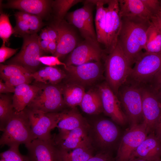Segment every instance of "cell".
<instances>
[{"label":"cell","mask_w":161,"mask_h":161,"mask_svg":"<svg viewBox=\"0 0 161 161\" xmlns=\"http://www.w3.org/2000/svg\"><path fill=\"white\" fill-rule=\"evenodd\" d=\"M50 41H57L58 35L57 30L53 26L46 28Z\"/></svg>","instance_id":"obj_45"},{"label":"cell","mask_w":161,"mask_h":161,"mask_svg":"<svg viewBox=\"0 0 161 161\" xmlns=\"http://www.w3.org/2000/svg\"><path fill=\"white\" fill-rule=\"evenodd\" d=\"M143 122L148 134L154 133L161 115V103L159 98L147 89L141 88Z\"/></svg>","instance_id":"obj_14"},{"label":"cell","mask_w":161,"mask_h":161,"mask_svg":"<svg viewBox=\"0 0 161 161\" xmlns=\"http://www.w3.org/2000/svg\"><path fill=\"white\" fill-rule=\"evenodd\" d=\"M128 161H147L145 160H144L141 158H138V157H133L131 158Z\"/></svg>","instance_id":"obj_52"},{"label":"cell","mask_w":161,"mask_h":161,"mask_svg":"<svg viewBox=\"0 0 161 161\" xmlns=\"http://www.w3.org/2000/svg\"><path fill=\"white\" fill-rule=\"evenodd\" d=\"M52 1L48 0H10L3 4L2 7L18 9L42 18L49 12Z\"/></svg>","instance_id":"obj_20"},{"label":"cell","mask_w":161,"mask_h":161,"mask_svg":"<svg viewBox=\"0 0 161 161\" xmlns=\"http://www.w3.org/2000/svg\"><path fill=\"white\" fill-rule=\"evenodd\" d=\"M92 4H84L81 8L68 14L66 18L70 24L79 30L85 39L89 38L97 41L93 24Z\"/></svg>","instance_id":"obj_15"},{"label":"cell","mask_w":161,"mask_h":161,"mask_svg":"<svg viewBox=\"0 0 161 161\" xmlns=\"http://www.w3.org/2000/svg\"><path fill=\"white\" fill-rule=\"evenodd\" d=\"M146 9L153 16L159 13L161 8L160 1L158 0H142Z\"/></svg>","instance_id":"obj_40"},{"label":"cell","mask_w":161,"mask_h":161,"mask_svg":"<svg viewBox=\"0 0 161 161\" xmlns=\"http://www.w3.org/2000/svg\"><path fill=\"white\" fill-rule=\"evenodd\" d=\"M118 1L121 18L136 17L151 21L154 16L146 9L142 0H119Z\"/></svg>","instance_id":"obj_22"},{"label":"cell","mask_w":161,"mask_h":161,"mask_svg":"<svg viewBox=\"0 0 161 161\" xmlns=\"http://www.w3.org/2000/svg\"><path fill=\"white\" fill-rule=\"evenodd\" d=\"M81 0H56L52 1V7L55 13L57 22L64 20L68 11L72 7L82 2Z\"/></svg>","instance_id":"obj_31"},{"label":"cell","mask_w":161,"mask_h":161,"mask_svg":"<svg viewBox=\"0 0 161 161\" xmlns=\"http://www.w3.org/2000/svg\"><path fill=\"white\" fill-rule=\"evenodd\" d=\"M80 106L83 112L90 115L98 114L103 112L98 90L91 89L86 92Z\"/></svg>","instance_id":"obj_28"},{"label":"cell","mask_w":161,"mask_h":161,"mask_svg":"<svg viewBox=\"0 0 161 161\" xmlns=\"http://www.w3.org/2000/svg\"><path fill=\"white\" fill-rule=\"evenodd\" d=\"M105 28L106 52L109 53L117 45L122 26L118 0H108Z\"/></svg>","instance_id":"obj_10"},{"label":"cell","mask_w":161,"mask_h":161,"mask_svg":"<svg viewBox=\"0 0 161 161\" xmlns=\"http://www.w3.org/2000/svg\"><path fill=\"white\" fill-rule=\"evenodd\" d=\"M32 85L28 84H23L15 87V91L12 97L13 106L19 100L24 94L29 89Z\"/></svg>","instance_id":"obj_41"},{"label":"cell","mask_w":161,"mask_h":161,"mask_svg":"<svg viewBox=\"0 0 161 161\" xmlns=\"http://www.w3.org/2000/svg\"><path fill=\"white\" fill-rule=\"evenodd\" d=\"M65 69L75 83L81 85L89 84L98 79L101 75L102 68L99 61L67 66Z\"/></svg>","instance_id":"obj_18"},{"label":"cell","mask_w":161,"mask_h":161,"mask_svg":"<svg viewBox=\"0 0 161 161\" xmlns=\"http://www.w3.org/2000/svg\"><path fill=\"white\" fill-rule=\"evenodd\" d=\"M40 62L48 66L55 67L57 65H63L65 69L67 67L66 64L61 62L58 57L54 55H43L38 59Z\"/></svg>","instance_id":"obj_39"},{"label":"cell","mask_w":161,"mask_h":161,"mask_svg":"<svg viewBox=\"0 0 161 161\" xmlns=\"http://www.w3.org/2000/svg\"><path fill=\"white\" fill-rule=\"evenodd\" d=\"M115 123L103 119L96 120L91 125L89 124V138L94 149L97 150V152H111L119 145L121 133Z\"/></svg>","instance_id":"obj_3"},{"label":"cell","mask_w":161,"mask_h":161,"mask_svg":"<svg viewBox=\"0 0 161 161\" xmlns=\"http://www.w3.org/2000/svg\"><path fill=\"white\" fill-rule=\"evenodd\" d=\"M20 51L7 62V64L18 65L31 74L37 71L41 63L39 58L44 52L41 48L37 33L24 36Z\"/></svg>","instance_id":"obj_5"},{"label":"cell","mask_w":161,"mask_h":161,"mask_svg":"<svg viewBox=\"0 0 161 161\" xmlns=\"http://www.w3.org/2000/svg\"><path fill=\"white\" fill-rule=\"evenodd\" d=\"M146 52L161 53V31L151 22L147 33Z\"/></svg>","instance_id":"obj_29"},{"label":"cell","mask_w":161,"mask_h":161,"mask_svg":"<svg viewBox=\"0 0 161 161\" xmlns=\"http://www.w3.org/2000/svg\"><path fill=\"white\" fill-rule=\"evenodd\" d=\"M56 85L42 83L38 85L39 89L28 109L45 113L59 112L65 105L62 88Z\"/></svg>","instance_id":"obj_6"},{"label":"cell","mask_w":161,"mask_h":161,"mask_svg":"<svg viewBox=\"0 0 161 161\" xmlns=\"http://www.w3.org/2000/svg\"><path fill=\"white\" fill-rule=\"evenodd\" d=\"M159 99H161V85H160L159 91L158 96Z\"/></svg>","instance_id":"obj_53"},{"label":"cell","mask_w":161,"mask_h":161,"mask_svg":"<svg viewBox=\"0 0 161 161\" xmlns=\"http://www.w3.org/2000/svg\"><path fill=\"white\" fill-rule=\"evenodd\" d=\"M89 124L75 108L59 112L56 127L59 130L70 131Z\"/></svg>","instance_id":"obj_23"},{"label":"cell","mask_w":161,"mask_h":161,"mask_svg":"<svg viewBox=\"0 0 161 161\" xmlns=\"http://www.w3.org/2000/svg\"><path fill=\"white\" fill-rule=\"evenodd\" d=\"M3 132L0 139L2 146L25 145L35 140L26 108L20 112L15 111Z\"/></svg>","instance_id":"obj_2"},{"label":"cell","mask_w":161,"mask_h":161,"mask_svg":"<svg viewBox=\"0 0 161 161\" xmlns=\"http://www.w3.org/2000/svg\"><path fill=\"white\" fill-rule=\"evenodd\" d=\"M26 109L34 139L52 140L51 131L56 127L59 112L45 113L38 110Z\"/></svg>","instance_id":"obj_9"},{"label":"cell","mask_w":161,"mask_h":161,"mask_svg":"<svg viewBox=\"0 0 161 161\" xmlns=\"http://www.w3.org/2000/svg\"><path fill=\"white\" fill-rule=\"evenodd\" d=\"M98 90L101 98L103 112L112 121L121 126L128 120L122 109L121 102L107 82L99 86Z\"/></svg>","instance_id":"obj_13"},{"label":"cell","mask_w":161,"mask_h":161,"mask_svg":"<svg viewBox=\"0 0 161 161\" xmlns=\"http://www.w3.org/2000/svg\"><path fill=\"white\" fill-rule=\"evenodd\" d=\"M38 38L40 40L49 41L46 28L41 30L39 35H38Z\"/></svg>","instance_id":"obj_50"},{"label":"cell","mask_w":161,"mask_h":161,"mask_svg":"<svg viewBox=\"0 0 161 161\" xmlns=\"http://www.w3.org/2000/svg\"><path fill=\"white\" fill-rule=\"evenodd\" d=\"M31 74L22 66L13 64H0V78L4 81L10 78L21 74Z\"/></svg>","instance_id":"obj_33"},{"label":"cell","mask_w":161,"mask_h":161,"mask_svg":"<svg viewBox=\"0 0 161 161\" xmlns=\"http://www.w3.org/2000/svg\"><path fill=\"white\" fill-rule=\"evenodd\" d=\"M154 134L161 141V115L155 129Z\"/></svg>","instance_id":"obj_48"},{"label":"cell","mask_w":161,"mask_h":161,"mask_svg":"<svg viewBox=\"0 0 161 161\" xmlns=\"http://www.w3.org/2000/svg\"><path fill=\"white\" fill-rule=\"evenodd\" d=\"M120 100L130 128L139 124L143 119L141 88L133 86L126 87L120 92Z\"/></svg>","instance_id":"obj_7"},{"label":"cell","mask_w":161,"mask_h":161,"mask_svg":"<svg viewBox=\"0 0 161 161\" xmlns=\"http://www.w3.org/2000/svg\"><path fill=\"white\" fill-rule=\"evenodd\" d=\"M31 74H22L15 76L8 79L4 81L7 85L15 87L23 84L30 83L33 79Z\"/></svg>","instance_id":"obj_38"},{"label":"cell","mask_w":161,"mask_h":161,"mask_svg":"<svg viewBox=\"0 0 161 161\" xmlns=\"http://www.w3.org/2000/svg\"><path fill=\"white\" fill-rule=\"evenodd\" d=\"M102 54L97 41L89 38L85 39L71 52L66 64V66H77L100 61Z\"/></svg>","instance_id":"obj_12"},{"label":"cell","mask_w":161,"mask_h":161,"mask_svg":"<svg viewBox=\"0 0 161 161\" xmlns=\"http://www.w3.org/2000/svg\"><path fill=\"white\" fill-rule=\"evenodd\" d=\"M61 88L65 105L71 109L80 106L86 92L82 85L74 83L67 84Z\"/></svg>","instance_id":"obj_26"},{"label":"cell","mask_w":161,"mask_h":161,"mask_svg":"<svg viewBox=\"0 0 161 161\" xmlns=\"http://www.w3.org/2000/svg\"><path fill=\"white\" fill-rule=\"evenodd\" d=\"M135 63L129 76L137 81L145 82L161 69V53H143Z\"/></svg>","instance_id":"obj_11"},{"label":"cell","mask_w":161,"mask_h":161,"mask_svg":"<svg viewBox=\"0 0 161 161\" xmlns=\"http://www.w3.org/2000/svg\"><path fill=\"white\" fill-rule=\"evenodd\" d=\"M122 26L118 42L131 65L145 49L147 33L151 21L136 17L121 18Z\"/></svg>","instance_id":"obj_1"},{"label":"cell","mask_w":161,"mask_h":161,"mask_svg":"<svg viewBox=\"0 0 161 161\" xmlns=\"http://www.w3.org/2000/svg\"><path fill=\"white\" fill-rule=\"evenodd\" d=\"M16 25L14 27L15 36L22 38L27 35L32 33L29 24L25 21L20 18L15 17Z\"/></svg>","instance_id":"obj_37"},{"label":"cell","mask_w":161,"mask_h":161,"mask_svg":"<svg viewBox=\"0 0 161 161\" xmlns=\"http://www.w3.org/2000/svg\"><path fill=\"white\" fill-rule=\"evenodd\" d=\"M12 98L8 95L0 94V129L3 131L7 123L15 111Z\"/></svg>","instance_id":"obj_30"},{"label":"cell","mask_w":161,"mask_h":161,"mask_svg":"<svg viewBox=\"0 0 161 161\" xmlns=\"http://www.w3.org/2000/svg\"><path fill=\"white\" fill-rule=\"evenodd\" d=\"M151 22L161 31V18L158 16H154Z\"/></svg>","instance_id":"obj_49"},{"label":"cell","mask_w":161,"mask_h":161,"mask_svg":"<svg viewBox=\"0 0 161 161\" xmlns=\"http://www.w3.org/2000/svg\"><path fill=\"white\" fill-rule=\"evenodd\" d=\"M0 161H7L4 160V159H1V160H0Z\"/></svg>","instance_id":"obj_55"},{"label":"cell","mask_w":161,"mask_h":161,"mask_svg":"<svg viewBox=\"0 0 161 161\" xmlns=\"http://www.w3.org/2000/svg\"><path fill=\"white\" fill-rule=\"evenodd\" d=\"M148 135L146 125L143 122L126 130L119 144L115 161H128Z\"/></svg>","instance_id":"obj_8"},{"label":"cell","mask_w":161,"mask_h":161,"mask_svg":"<svg viewBox=\"0 0 161 161\" xmlns=\"http://www.w3.org/2000/svg\"><path fill=\"white\" fill-rule=\"evenodd\" d=\"M14 16L15 17L26 21L29 24L32 34L37 33L43 26L42 18L37 16L21 11L16 13Z\"/></svg>","instance_id":"obj_32"},{"label":"cell","mask_w":161,"mask_h":161,"mask_svg":"<svg viewBox=\"0 0 161 161\" xmlns=\"http://www.w3.org/2000/svg\"><path fill=\"white\" fill-rule=\"evenodd\" d=\"M39 42L40 45L43 51L46 52H48V46L50 42L49 41L40 40L39 39Z\"/></svg>","instance_id":"obj_47"},{"label":"cell","mask_w":161,"mask_h":161,"mask_svg":"<svg viewBox=\"0 0 161 161\" xmlns=\"http://www.w3.org/2000/svg\"><path fill=\"white\" fill-rule=\"evenodd\" d=\"M89 127V124L70 131L59 130L52 139L60 149L72 150L90 139Z\"/></svg>","instance_id":"obj_17"},{"label":"cell","mask_w":161,"mask_h":161,"mask_svg":"<svg viewBox=\"0 0 161 161\" xmlns=\"http://www.w3.org/2000/svg\"><path fill=\"white\" fill-rule=\"evenodd\" d=\"M161 161V159H160V160H157V161Z\"/></svg>","instance_id":"obj_56"},{"label":"cell","mask_w":161,"mask_h":161,"mask_svg":"<svg viewBox=\"0 0 161 161\" xmlns=\"http://www.w3.org/2000/svg\"><path fill=\"white\" fill-rule=\"evenodd\" d=\"M5 43H3L0 48V62H4L14 55L18 49H13L6 47Z\"/></svg>","instance_id":"obj_42"},{"label":"cell","mask_w":161,"mask_h":161,"mask_svg":"<svg viewBox=\"0 0 161 161\" xmlns=\"http://www.w3.org/2000/svg\"><path fill=\"white\" fill-rule=\"evenodd\" d=\"M161 157V141L154 133L148 134L132 155L147 161H156Z\"/></svg>","instance_id":"obj_21"},{"label":"cell","mask_w":161,"mask_h":161,"mask_svg":"<svg viewBox=\"0 0 161 161\" xmlns=\"http://www.w3.org/2000/svg\"><path fill=\"white\" fill-rule=\"evenodd\" d=\"M87 161H115L111 152H97Z\"/></svg>","instance_id":"obj_43"},{"label":"cell","mask_w":161,"mask_h":161,"mask_svg":"<svg viewBox=\"0 0 161 161\" xmlns=\"http://www.w3.org/2000/svg\"><path fill=\"white\" fill-rule=\"evenodd\" d=\"M109 54L105 62L106 82L117 95L120 87L129 76L132 68L118 42Z\"/></svg>","instance_id":"obj_4"},{"label":"cell","mask_w":161,"mask_h":161,"mask_svg":"<svg viewBox=\"0 0 161 161\" xmlns=\"http://www.w3.org/2000/svg\"><path fill=\"white\" fill-rule=\"evenodd\" d=\"M62 161H87L94 155L90 139L71 150L60 149Z\"/></svg>","instance_id":"obj_24"},{"label":"cell","mask_w":161,"mask_h":161,"mask_svg":"<svg viewBox=\"0 0 161 161\" xmlns=\"http://www.w3.org/2000/svg\"><path fill=\"white\" fill-rule=\"evenodd\" d=\"M155 76L157 83L160 85H161V69Z\"/></svg>","instance_id":"obj_51"},{"label":"cell","mask_w":161,"mask_h":161,"mask_svg":"<svg viewBox=\"0 0 161 161\" xmlns=\"http://www.w3.org/2000/svg\"><path fill=\"white\" fill-rule=\"evenodd\" d=\"M25 146L30 161H62L60 149L52 139H35Z\"/></svg>","instance_id":"obj_16"},{"label":"cell","mask_w":161,"mask_h":161,"mask_svg":"<svg viewBox=\"0 0 161 161\" xmlns=\"http://www.w3.org/2000/svg\"><path fill=\"white\" fill-rule=\"evenodd\" d=\"M108 0H90V2L96 5V13L95 19L96 32L97 41L105 45L106 42L105 28L107 7L104 5L107 4Z\"/></svg>","instance_id":"obj_27"},{"label":"cell","mask_w":161,"mask_h":161,"mask_svg":"<svg viewBox=\"0 0 161 161\" xmlns=\"http://www.w3.org/2000/svg\"><path fill=\"white\" fill-rule=\"evenodd\" d=\"M19 145L10 147L7 151L0 153L1 159L7 161H30L28 156L22 155L19 150Z\"/></svg>","instance_id":"obj_36"},{"label":"cell","mask_w":161,"mask_h":161,"mask_svg":"<svg viewBox=\"0 0 161 161\" xmlns=\"http://www.w3.org/2000/svg\"><path fill=\"white\" fill-rule=\"evenodd\" d=\"M2 79L0 80V94L7 93H14L15 87L9 86L2 81Z\"/></svg>","instance_id":"obj_44"},{"label":"cell","mask_w":161,"mask_h":161,"mask_svg":"<svg viewBox=\"0 0 161 161\" xmlns=\"http://www.w3.org/2000/svg\"><path fill=\"white\" fill-rule=\"evenodd\" d=\"M58 32L57 47L53 55L59 58L72 52L76 47L77 38L75 32L64 20L53 26Z\"/></svg>","instance_id":"obj_19"},{"label":"cell","mask_w":161,"mask_h":161,"mask_svg":"<svg viewBox=\"0 0 161 161\" xmlns=\"http://www.w3.org/2000/svg\"><path fill=\"white\" fill-rule=\"evenodd\" d=\"M57 43L55 41H50L48 46V51L53 55L57 49Z\"/></svg>","instance_id":"obj_46"},{"label":"cell","mask_w":161,"mask_h":161,"mask_svg":"<svg viewBox=\"0 0 161 161\" xmlns=\"http://www.w3.org/2000/svg\"><path fill=\"white\" fill-rule=\"evenodd\" d=\"M39 89L38 85H32L31 88L24 94L13 106L15 110L20 112L25 109L35 97Z\"/></svg>","instance_id":"obj_34"},{"label":"cell","mask_w":161,"mask_h":161,"mask_svg":"<svg viewBox=\"0 0 161 161\" xmlns=\"http://www.w3.org/2000/svg\"><path fill=\"white\" fill-rule=\"evenodd\" d=\"M160 4H161V8H160V11L159 14L157 16H158L161 18V1H160Z\"/></svg>","instance_id":"obj_54"},{"label":"cell","mask_w":161,"mask_h":161,"mask_svg":"<svg viewBox=\"0 0 161 161\" xmlns=\"http://www.w3.org/2000/svg\"><path fill=\"white\" fill-rule=\"evenodd\" d=\"M14 29L10 22L8 15L1 13L0 16V37L3 43L8 42L11 35L14 34Z\"/></svg>","instance_id":"obj_35"},{"label":"cell","mask_w":161,"mask_h":161,"mask_svg":"<svg viewBox=\"0 0 161 161\" xmlns=\"http://www.w3.org/2000/svg\"><path fill=\"white\" fill-rule=\"evenodd\" d=\"M37 81L46 84L56 85L66 76L65 72L55 67L46 66L31 74Z\"/></svg>","instance_id":"obj_25"}]
</instances>
